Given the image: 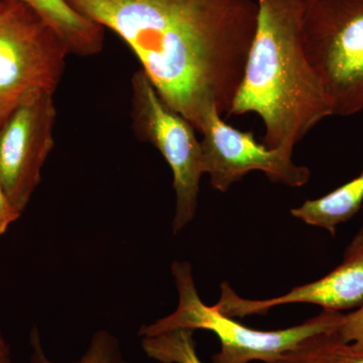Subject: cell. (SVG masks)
<instances>
[{"label":"cell","mask_w":363,"mask_h":363,"mask_svg":"<svg viewBox=\"0 0 363 363\" xmlns=\"http://www.w3.org/2000/svg\"><path fill=\"white\" fill-rule=\"evenodd\" d=\"M337 333L344 342L363 351V305L357 311L344 315Z\"/></svg>","instance_id":"cell-15"},{"label":"cell","mask_w":363,"mask_h":363,"mask_svg":"<svg viewBox=\"0 0 363 363\" xmlns=\"http://www.w3.org/2000/svg\"><path fill=\"white\" fill-rule=\"evenodd\" d=\"M220 289V298L213 307L231 318L266 315L272 308L294 303L314 304L336 312L362 307L363 226L346 248L342 262L336 269L323 278L292 289L285 295L267 300H248L240 297L227 281L222 283Z\"/></svg>","instance_id":"cell-9"},{"label":"cell","mask_w":363,"mask_h":363,"mask_svg":"<svg viewBox=\"0 0 363 363\" xmlns=\"http://www.w3.org/2000/svg\"><path fill=\"white\" fill-rule=\"evenodd\" d=\"M255 2L257 28L228 116L257 114L264 145L293 155L318 123L334 116L333 108L306 54L304 0Z\"/></svg>","instance_id":"cell-2"},{"label":"cell","mask_w":363,"mask_h":363,"mask_svg":"<svg viewBox=\"0 0 363 363\" xmlns=\"http://www.w3.org/2000/svg\"><path fill=\"white\" fill-rule=\"evenodd\" d=\"M0 363H13L11 346L0 329Z\"/></svg>","instance_id":"cell-17"},{"label":"cell","mask_w":363,"mask_h":363,"mask_svg":"<svg viewBox=\"0 0 363 363\" xmlns=\"http://www.w3.org/2000/svg\"><path fill=\"white\" fill-rule=\"evenodd\" d=\"M57 33L70 54L91 57L104 50L105 30L73 9L67 0H16Z\"/></svg>","instance_id":"cell-10"},{"label":"cell","mask_w":363,"mask_h":363,"mask_svg":"<svg viewBox=\"0 0 363 363\" xmlns=\"http://www.w3.org/2000/svg\"><path fill=\"white\" fill-rule=\"evenodd\" d=\"M362 203L363 172L329 194L318 199L307 200L301 206L293 208L291 214L306 224L326 229L332 235H335L338 225L357 214Z\"/></svg>","instance_id":"cell-11"},{"label":"cell","mask_w":363,"mask_h":363,"mask_svg":"<svg viewBox=\"0 0 363 363\" xmlns=\"http://www.w3.org/2000/svg\"><path fill=\"white\" fill-rule=\"evenodd\" d=\"M30 354L28 363H54L45 353L38 327L33 326L30 333ZM73 363H130L124 357L121 341L107 330H98L93 334L87 350L77 362Z\"/></svg>","instance_id":"cell-14"},{"label":"cell","mask_w":363,"mask_h":363,"mask_svg":"<svg viewBox=\"0 0 363 363\" xmlns=\"http://www.w3.org/2000/svg\"><path fill=\"white\" fill-rule=\"evenodd\" d=\"M126 43L162 99L199 131L228 116L257 21L255 0H67Z\"/></svg>","instance_id":"cell-1"},{"label":"cell","mask_w":363,"mask_h":363,"mask_svg":"<svg viewBox=\"0 0 363 363\" xmlns=\"http://www.w3.org/2000/svg\"><path fill=\"white\" fill-rule=\"evenodd\" d=\"M279 363H363V351L344 342L337 330L322 332L298 343Z\"/></svg>","instance_id":"cell-12"},{"label":"cell","mask_w":363,"mask_h":363,"mask_svg":"<svg viewBox=\"0 0 363 363\" xmlns=\"http://www.w3.org/2000/svg\"><path fill=\"white\" fill-rule=\"evenodd\" d=\"M302 33L334 116L362 111L363 0H304Z\"/></svg>","instance_id":"cell-4"},{"label":"cell","mask_w":363,"mask_h":363,"mask_svg":"<svg viewBox=\"0 0 363 363\" xmlns=\"http://www.w3.org/2000/svg\"><path fill=\"white\" fill-rule=\"evenodd\" d=\"M54 94L35 93L0 125V183L23 213L42 181V169L55 145Z\"/></svg>","instance_id":"cell-8"},{"label":"cell","mask_w":363,"mask_h":363,"mask_svg":"<svg viewBox=\"0 0 363 363\" xmlns=\"http://www.w3.org/2000/svg\"><path fill=\"white\" fill-rule=\"evenodd\" d=\"M131 117L138 138L152 143L173 172L176 210L173 233L195 218L203 172L201 140L193 124L169 107L143 70L131 79Z\"/></svg>","instance_id":"cell-6"},{"label":"cell","mask_w":363,"mask_h":363,"mask_svg":"<svg viewBox=\"0 0 363 363\" xmlns=\"http://www.w3.org/2000/svg\"><path fill=\"white\" fill-rule=\"evenodd\" d=\"M199 133L203 135V172L209 176L215 190L225 193L253 171L262 172L274 183L293 188L303 187L310 180L311 172L296 164L293 155L259 143L252 131L233 128L215 107L203 117Z\"/></svg>","instance_id":"cell-7"},{"label":"cell","mask_w":363,"mask_h":363,"mask_svg":"<svg viewBox=\"0 0 363 363\" xmlns=\"http://www.w3.org/2000/svg\"><path fill=\"white\" fill-rule=\"evenodd\" d=\"M172 274L179 294L175 311L154 323L143 325L138 335H157L175 328L213 332L221 345L220 351L212 357L213 363H279L286 352L306 338L322 332L338 330L342 322L344 315L341 312L323 310L316 317L291 328L255 330L202 302L188 262H174Z\"/></svg>","instance_id":"cell-3"},{"label":"cell","mask_w":363,"mask_h":363,"mask_svg":"<svg viewBox=\"0 0 363 363\" xmlns=\"http://www.w3.org/2000/svg\"><path fill=\"white\" fill-rule=\"evenodd\" d=\"M195 331L175 328L152 336H143V352L160 363H203L197 354Z\"/></svg>","instance_id":"cell-13"},{"label":"cell","mask_w":363,"mask_h":363,"mask_svg":"<svg viewBox=\"0 0 363 363\" xmlns=\"http://www.w3.org/2000/svg\"><path fill=\"white\" fill-rule=\"evenodd\" d=\"M21 214L9 200L0 183V238L6 233L11 224L18 220Z\"/></svg>","instance_id":"cell-16"},{"label":"cell","mask_w":363,"mask_h":363,"mask_svg":"<svg viewBox=\"0 0 363 363\" xmlns=\"http://www.w3.org/2000/svg\"><path fill=\"white\" fill-rule=\"evenodd\" d=\"M68 55L37 14L16 0H0V125L35 93L54 94Z\"/></svg>","instance_id":"cell-5"}]
</instances>
